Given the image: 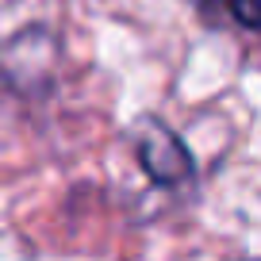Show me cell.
I'll return each mask as SVG.
<instances>
[{"label":"cell","mask_w":261,"mask_h":261,"mask_svg":"<svg viewBox=\"0 0 261 261\" xmlns=\"http://www.w3.org/2000/svg\"><path fill=\"white\" fill-rule=\"evenodd\" d=\"M227 12L250 31H261V0H227Z\"/></svg>","instance_id":"2"},{"label":"cell","mask_w":261,"mask_h":261,"mask_svg":"<svg viewBox=\"0 0 261 261\" xmlns=\"http://www.w3.org/2000/svg\"><path fill=\"white\" fill-rule=\"evenodd\" d=\"M135 154H139L142 169H146L158 185H185L196 173V162L185 150V142L158 119L139 123V130H135Z\"/></svg>","instance_id":"1"},{"label":"cell","mask_w":261,"mask_h":261,"mask_svg":"<svg viewBox=\"0 0 261 261\" xmlns=\"http://www.w3.org/2000/svg\"><path fill=\"white\" fill-rule=\"evenodd\" d=\"M257 261H261V257H257Z\"/></svg>","instance_id":"3"}]
</instances>
